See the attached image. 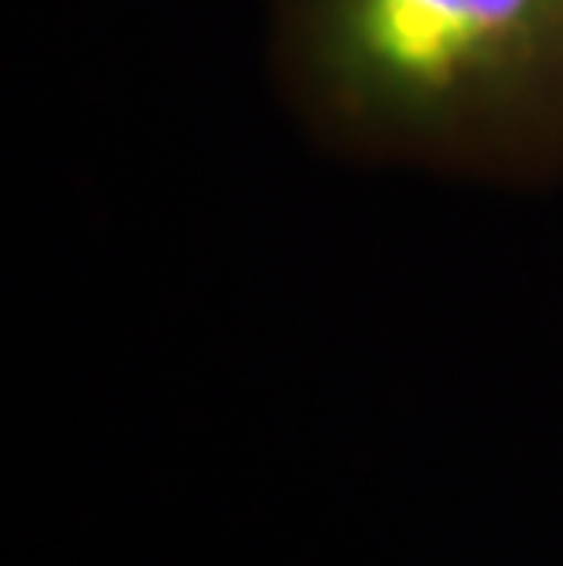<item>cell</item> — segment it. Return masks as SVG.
Masks as SVG:
<instances>
[{
  "instance_id": "obj_1",
  "label": "cell",
  "mask_w": 563,
  "mask_h": 566,
  "mask_svg": "<svg viewBox=\"0 0 563 566\" xmlns=\"http://www.w3.org/2000/svg\"><path fill=\"white\" fill-rule=\"evenodd\" d=\"M268 66L337 158L563 179V0H268Z\"/></svg>"
}]
</instances>
